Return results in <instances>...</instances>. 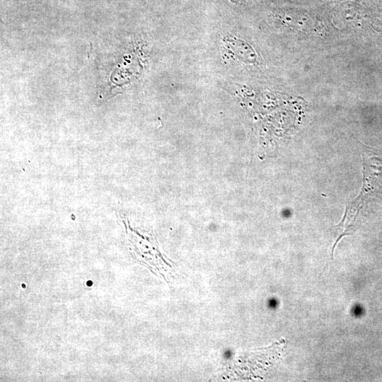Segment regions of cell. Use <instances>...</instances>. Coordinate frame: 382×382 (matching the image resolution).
Segmentation results:
<instances>
[{
  "label": "cell",
  "instance_id": "6da1fadb",
  "mask_svg": "<svg viewBox=\"0 0 382 382\" xmlns=\"http://www.w3.org/2000/svg\"><path fill=\"white\" fill-rule=\"evenodd\" d=\"M363 173L362 190L351 204V209H359L363 201L378 192L382 186V158L368 148L363 150Z\"/></svg>",
  "mask_w": 382,
  "mask_h": 382
}]
</instances>
